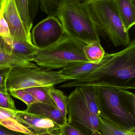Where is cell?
<instances>
[{"mask_svg":"<svg viewBox=\"0 0 135 135\" xmlns=\"http://www.w3.org/2000/svg\"><path fill=\"white\" fill-rule=\"evenodd\" d=\"M84 86H110L124 89H135V41L123 50L111 54L108 60L85 77L66 82L60 87Z\"/></svg>","mask_w":135,"mask_h":135,"instance_id":"obj_1","label":"cell"},{"mask_svg":"<svg viewBox=\"0 0 135 135\" xmlns=\"http://www.w3.org/2000/svg\"><path fill=\"white\" fill-rule=\"evenodd\" d=\"M100 116L119 127L135 132V94L127 89L97 86Z\"/></svg>","mask_w":135,"mask_h":135,"instance_id":"obj_2","label":"cell"},{"mask_svg":"<svg viewBox=\"0 0 135 135\" xmlns=\"http://www.w3.org/2000/svg\"><path fill=\"white\" fill-rule=\"evenodd\" d=\"M66 36L88 44L100 41L89 4L77 0H61L56 14Z\"/></svg>","mask_w":135,"mask_h":135,"instance_id":"obj_3","label":"cell"},{"mask_svg":"<svg viewBox=\"0 0 135 135\" xmlns=\"http://www.w3.org/2000/svg\"><path fill=\"white\" fill-rule=\"evenodd\" d=\"M85 43L63 36L54 45L43 50H38L33 61L39 67L52 70L63 68L73 63L89 62L83 51Z\"/></svg>","mask_w":135,"mask_h":135,"instance_id":"obj_4","label":"cell"},{"mask_svg":"<svg viewBox=\"0 0 135 135\" xmlns=\"http://www.w3.org/2000/svg\"><path fill=\"white\" fill-rule=\"evenodd\" d=\"M97 31L107 36L115 46H127L131 41L115 0H100L89 4Z\"/></svg>","mask_w":135,"mask_h":135,"instance_id":"obj_5","label":"cell"},{"mask_svg":"<svg viewBox=\"0 0 135 135\" xmlns=\"http://www.w3.org/2000/svg\"><path fill=\"white\" fill-rule=\"evenodd\" d=\"M71 81L59 71L48 70L35 67L17 66L10 68L7 81L8 91L40 86H54Z\"/></svg>","mask_w":135,"mask_h":135,"instance_id":"obj_6","label":"cell"},{"mask_svg":"<svg viewBox=\"0 0 135 135\" xmlns=\"http://www.w3.org/2000/svg\"><path fill=\"white\" fill-rule=\"evenodd\" d=\"M67 123L85 135H92L99 131L98 116L88 108L78 87L68 97Z\"/></svg>","mask_w":135,"mask_h":135,"instance_id":"obj_7","label":"cell"},{"mask_svg":"<svg viewBox=\"0 0 135 135\" xmlns=\"http://www.w3.org/2000/svg\"><path fill=\"white\" fill-rule=\"evenodd\" d=\"M62 25L58 17L49 15L32 29L31 34L32 44L38 50L51 46L64 36Z\"/></svg>","mask_w":135,"mask_h":135,"instance_id":"obj_8","label":"cell"},{"mask_svg":"<svg viewBox=\"0 0 135 135\" xmlns=\"http://www.w3.org/2000/svg\"><path fill=\"white\" fill-rule=\"evenodd\" d=\"M1 10L8 26L11 37L15 40L33 45L31 32L25 27L14 0H4Z\"/></svg>","mask_w":135,"mask_h":135,"instance_id":"obj_9","label":"cell"},{"mask_svg":"<svg viewBox=\"0 0 135 135\" xmlns=\"http://www.w3.org/2000/svg\"><path fill=\"white\" fill-rule=\"evenodd\" d=\"M15 116L17 121L27 127L36 135L43 133H54L59 132L60 127L52 120L36 115L25 112L24 111L17 110Z\"/></svg>","mask_w":135,"mask_h":135,"instance_id":"obj_10","label":"cell"},{"mask_svg":"<svg viewBox=\"0 0 135 135\" xmlns=\"http://www.w3.org/2000/svg\"><path fill=\"white\" fill-rule=\"evenodd\" d=\"M0 43L8 54L29 62L33 61L34 55L38 50L34 45L15 40L11 37L0 36Z\"/></svg>","mask_w":135,"mask_h":135,"instance_id":"obj_11","label":"cell"},{"mask_svg":"<svg viewBox=\"0 0 135 135\" xmlns=\"http://www.w3.org/2000/svg\"><path fill=\"white\" fill-rule=\"evenodd\" d=\"M111 54H105L102 59L96 62H81L73 63L59 71L61 75L69 78L71 81L80 79L92 72L100 66L106 62Z\"/></svg>","mask_w":135,"mask_h":135,"instance_id":"obj_12","label":"cell"},{"mask_svg":"<svg viewBox=\"0 0 135 135\" xmlns=\"http://www.w3.org/2000/svg\"><path fill=\"white\" fill-rule=\"evenodd\" d=\"M24 111L27 113L49 119L61 127L67 123V120L65 119L57 108L46 103L38 102L32 104L27 106V109Z\"/></svg>","mask_w":135,"mask_h":135,"instance_id":"obj_13","label":"cell"},{"mask_svg":"<svg viewBox=\"0 0 135 135\" xmlns=\"http://www.w3.org/2000/svg\"><path fill=\"white\" fill-rule=\"evenodd\" d=\"M12 111L0 107V125L10 130L29 135H37L31 130L19 123Z\"/></svg>","mask_w":135,"mask_h":135,"instance_id":"obj_14","label":"cell"},{"mask_svg":"<svg viewBox=\"0 0 135 135\" xmlns=\"http://www.w3.org/2000/svg\"><path fill=\"white\" fill-rule=\"evenodd\" d=\"M125 29L128 31L135 24V0H115Z\"/></svg>","mask_w":135,"mask_h":135,"instance_id":"obj_15","label":"cell"},{"mask_svg":"<svg viewBox=\"0 0 135 135\" xmlns=\"http://www.w3.org/2000/svg\"><path fill=\"white\" fill-rule=\"evenodd\" d=\"M88 108L93 114L100 116L97 96V86H84L78 87Z\"/></svg>","mask_w":135,"mask_h":135,"instance_id":"obj_16","label":"cell"},{"mask_svg":"<svg viewBox=\"0 0 135 135\" xmlns=\"http://www.w3.org/2000/svg\"><path fill=\"white\" fill-rule=\"evenodd\" d=\"M17 66L35 67L37 66L8 54L2 48L0 43V68Z\"/></svg>","mask_w":135,"mask_h":135,"instance_id":"obj_17","label":"cell"},{"mask_svg":"<svg viewBox=\"0 0 135 135\" xmlns=\"http://www.w3.org/2000/svg\"><path fill=\"white\" fill-rule=\"evenodd\" d=\"M83 51L87 60L91 62L100 61L105 54L101 44L100 41L99 40L86 44L83 47Z\"/></svg>","mask_w":135,"mask_h":135,"instance_id":"obj_18","label":"cell"},{"mask_svg":"<svg viewBox=\"0 0 135 135\" xmlns=\"http://www.w3.org/2000/svg\"><path fill=\"white\" fill-rule=\"evenodd\" d=\"M99 131L102 135H135V132L119 127L98 116Z\"/></svg>","mask_w":135,"mask_h":135,"instance_id":"obj_19","label":"cell"},{"mask_svg":"<svg viewBox=\"0 0 135 135\" xmlns=\"http://www.w3.org/2000/svg\"><path fill=\"white\" fill-rule=\"evenodd\" d=\"M49 94L54 102L56 108L61 112L65 119L67 120V108L68 97L64 93L59 90L55 89L54 86H51Z\"/></svg>","mask_w":135,"mask_h":135,"instance_id":"obj_20","label":"cell"},{"mask_svg":"<svg viewBox=\"0 0 135 135\" xmlns=\"http://www.w3.org/2000/svg\"><path fill=\"white\" fill-rule=\"evenodd\" d=\"M51 86H40L25 89L27 91L32 94L39 101L46 103L56 107L55 103L49 94V89Z\"/></svg>","mask_w":135,"mask_h":135,"instance_id":"obj_21","label":"cell"},{"mask_svg":"<svg viewBox=\"0 0 135 135\" xmlns=\"http://www.w3.org/2000/svg\"><path fill=\"white\" fill-rule=\"evenodd\" d=\"M20 16L29 32H31L32 22L30 20L29 13L28 0H14Z\"/></svg>","mask_w":135,"mask_h":135,"instance_id":"obj_22","label":"cell"},{"mask_svg":"<svg viewBox=\"0 0 135 135\" xmlns=\"http://www.w3.org/2000/svg\"><path fill=\"white\" fill-rule=\"evenodd\" d=\"M8 92L10 93L11 96L22 101L27 106L35 103L40 102L25 89L13 90H9Z\"/></svg>","mask_w":135,"mask_h":135,"instance_id":"obj_23","label":"cell"},{"mask_svg":"<svg viewBox=\"0 0 135 135\" xmlns=\"http://www.w3.org/2000/svg\"><path fill=\"white\" fill-rule=\"evenodd\" d=\"M61 0H40V9L42 11L49 15L56 16L59 4ZM86 3V0H77Z\"/></svg>","mask_w":135,"mask_h":135,"instance_id":"obj_24","label":"cell"},{"mask_svg":"<svg viewBox=\"0 0 135 135\" xmlns=\"http://www.w3.org/2000/svg\"><path fill=\"white\" fill-rule=\"evenodd\" d=\"M0 107L12 111L17 110L15 106L14 100L9 93L0 92Z\"/></svg>","mask_w":135,"mask_h":135,"instance_id":"obj_25","label":"cell"},{"mask_svg":"<svg viewBox=\"0 0 135 135\" xmlns=\"http://www.w3.org/2000/svg\"><path fill=\"white\" fill-rule=\"evenodd\" d=\"M11 68H0V92L8 94L7 88V81Z\"/></svg>","mask_w":135,"mask_h":135,"instance_id":"obj_26","label":"cell"},{"mask_svg":"<svg viewBox=\"0 0 135 135\" xmlns=\"http://www.w3.org/2000/svg\"><path fill=\"white\" fill-rule=\"evenodd\" d=\"M60 135H85L76 128L67 123L60 127Z\"/></svg>","mask_w":135,"mask_h":135,"instance_id":"obj_27","label":"cell"},{"mask_svg":"<svg viewBox=\"0 0 135 135\" xmlns=\"http://www.w3.org/2000/svg\"><path fill=\"white\" fill-rule=\"evenodd\" d=\"M0 36L2 38L11 37L8 24L0 11Z\"/></svg>","mask_w":135,"mask_h":135,"instance_id":"obj_28","label":"cell"},{"mask_svg":"<svg viewBox=\"0 0 135 135\" xmlns=\"http://www.w3.org/2000/svg\"><path fill=\"white\" fill-rule=\"evenodd\" d=\"M39 2L40 0H28L29 13L32 22L37 14Z\"/></svg>","mask_w":135,"mask_h":135,"instance_id":"obj_29","label":"cell"},{"mask_svg":"<svg viewBox=\"0 0 135 135\" xmlns=\"http://www.w3.org/2000/svg\"><path fill=\"white\" fill-rule=\"evenodd\" d=\"M0 135H29L21 132L15 131L0 125Z\"/></svg>","mask_w":135,"mask_h":135,"instance_id":"obj_30","label":"cell"},{"mask_svg":"<svg viewBox=\"0 0 135 135\" xmlns=\"http://www.w3.org/2000/svg\"><path fill=\"white\" fill-rule=\"evenodd\" d=\"M39 135H60L59 133L58 134H54L52 133H49V132H47V133H43V134H40Z\"/></svg>","mask_w":135,"mask_h":135,"instance_id":"obj_31","label":"cell"},{"mask_svg":"<svg viewBox=\"0 0 135 135\" xmlns=\"http://www.w3.org/2000/svg\"><path fill=\"white\" fill-rule=\"evenodd\" d=\"M100 1V0H86V3L88 4H90V3H93V2H95L97 1Z\"/></svg>","mask_w":135,"mask_h":135,"instance_id":"obj_32","label":"cell"},{"mask_svg":"<svg viewBox=\"0 0 135 135\" xmlns=\"http://www.w3.org/2000/svg\"><path fill=\"white\" fill-rule=\"evenodd\" d=\"M4 0H0V11L2 8Z\"/></svg>","mask_w":135,"mask_h":135,"instance_id":"obj_33","label":"cell"},{"mask_svg":"<svg viewBox=\"0 0 135 135\" xmlns=\"http://www.w3.org/2000/svg\"><path fill=\"white\" fill-rule=\"evenodd\" d=\"M92 135H102L101 134V133L99 131H97L95 132H94L92 134Z\"/></svg>","mask_w":135,"mask_h":135,"instance_id":"obj_34","label":"cell"}]
</instances>
